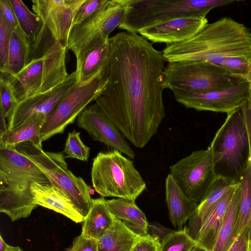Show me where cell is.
I'll return each mask as SVG.
<instances>
[{
	"label": "cell",
	"instance_id": "6da1fadb",
	"mask_svg": "<svg viewBox=\"0 0 251 251\" xmlns=\"http://www.w3.org/2000/svg\"><path fill=\"white\" fill-rule=\"evenodd\" d=\"M107 87L95 103L123 136L138 148L157 133L165 116L162 51L136 33L108 39Z\"/></svg>",
	"mask_w": 251,
	"mask_h": 251
},
{
	"label": "cell",
	"instance_id": "7a4b0ae2",
	"mask_svg": "<svg viewBox=\"0 0 251 251\" xmlns=\"http://www.w3.org/2000/svg\"><path fill=\"white\" fill-rule=\"evenodd\" d=\"M168 62L211 61L224 57H251V32L229 17L208 24L199 33L183 42L167 45L162 51Z\"/></svg>",
	"mask_w": 251,
	"mask_h": 251
},
{
	"label": "cell",
	"instance_id": "3957f363",
	"mask_svg": "<svg viewBox=\"0 0 251 251\" xmlns=\"http://www.w3.org/2000/svg\"><path fill=\"white\" fill-rule=\"evenodd\" d=\"M67 49L66 45L55 40L44 25L32 41L28 63L16 74L0 75L8 81L18 102L45 92L69 76L66 67Z\"/></svg>",
	"mask_w": 251,
	"mask_h": 251
},
{
	"label": "cell",
	"instance_id": "277c9868",
	"mask_svg": "<svg viewBox=\"0 0 251 251\" xmlns=\"http://www.w3.org/2000/svg\"><path fill=\"white\" fill-rule=\"evenodd\" d=\"M34 182L50 183L16 146L0 145V212L12 222L29 217L38 206L31 192Z\"/></svg>",
	"mask_w": 251,
	"mask_h": 251
},
{
	"label": "cell",
	"instance_id": "5b68a950",
	"mask_svg": "<svg viewBox=\"0 0 251 251\" xmlns=\"http://www.w3.org/2000/svg\"><path fill=\"white\" fill-rule=\"evenodd\" d=\"M208 148L216 176L240 182L251 161L248 132L241 107L227 114Z\"/></svg>",
	"mask_w": 251,
	"mask_h": 251
},
{
	"label": "cell",
	"instance_id": "8992f818",
	"mask_svg": "<svg viewBox=\"0 0 251 251\" xmlns=\"http://www.w3.org/2000/svg\"><path fill=\"white\" fill-rule=\"evenodd\" d=\"M233 0H126L124 18L119 28L138 33L153 25L184 16L206 17L212 9Z\"/></svg>",
	"mask_w": 251,
	"mask_h": 251
},
{
	"label": "cell",
	"instance_id": "52a82bcc",
	"mask_svg": "<svg viewBox=\"0 0 251 251\" xmlns=\"http://www.w3.org/2000/svg\"><path fill=\"white\" fill-rule=\"evenodd\" d=\"M119 151L100 152L91 169L93 187L102 197L135 201L147 189L146 182L130 159Z\"/></svg>",
	"mask_w": 251,
	"mask_h": 251
},
{
	"label": "cell",
	"instance_id": "ba28073f",
	"mask_svg": "<svg viewBox=\"0 0 251 251\" xmlns=\"http://www.w3.org/2000/svg\"><path fill=\"white\" fill-rule=\"evenodd\" d=\"M16 148L40 169L50 184L70 200L85 219L92 203L91 188L83 178L76 176L69 170L64 155L45 151L31 142L20 143Z\"/></svg>",
	"mask_w": 251,
	"mask_h": 251
},
{
	"label": "cell",
	"instance_id": "9c48e42d",
	"mask_svg": "<svg viewBox=\"0 0 251 251\" xmlns=\"http://www.w3.org/2000/svg\"><path fill=\"white\" fill-rule=\"evenodd\" d=\"M246 81L220 66L202 61L168 62L163 86L176 92L201 93L227 88Z\"/></svg>",
	"mask_w": 251,
	"mask_h": 251
},
{
	"label": "cell",
	"instance_id": "30bf717a",
	"mask_svg": "<svg viewBox=\"0 0 251 251\" xmlns=\"http://www.w3.org/2000/svg\"><path fill=\"white\" fill-rule=\"evenodd\" d=\"M109 67L86 81H77L46 118L40 131L42 141L63 133L88 105L102 94L107 87Z\"/></svg>",
	"mask_w": 251,
	"mask_h": 251
},
{
	"label": "cell",
	"instance_id": "8fae6325",
	"mask_svg": "<svg viewBox=\"0 0 251 251\" xmlns=\"http://www.w3.org/2000/svg\"><path fill=\"white\" fill-rule=\"evenodd\" d=\"M126 0H104L93 14L71 28L67 44L76 57L80 58L98 40L107 41L109 35L123 21Z\"/></svg>",
	"mask_w": 251,
	"mask_h": 251
},
{
	"label": "cell",
	"instance_id": "7c38bea8",
	"mask_svg": "<svg viewBox=\"0 0 251 251\" xmlns=\"http://www.w3.org/2000/svg\"><path fill=\"white\" fill-rule=\"evenodd\" d=\"M170 172L185 195L198 204L217 177L208 147L181 158L170 167Z\"/></svg>",
	"mask_w": 251,
	"mask_h": 251
},
{
	"label": "cell",
	"instance_id": "4fadbf2b",
	"mask_svg": "<svg viewBox=\"0 0 251 251\" xmlns=\"http://www.w3.org/2000/svg\"><path fill=\"white\" fill-rule=\"evenodd\" d=\"M250 86L247 81L230 87L201 93H174L176 100L187 108L226 114L240 108L247 99Z\"/></svg>",
	"mask_w": 251,
	"mask_h": 251
},
{
	"label": "cell",
	"instance_id": "5bb4252c",
	"mask_svg": "<svg viewBox=\"0 0 251 251\" xmlns=\"http://www.w3.org/2000/svg\"><path fill=\"white\" fill-rule=\"evenodd\" d=\"M85 0H33L32 9L55 40L67 46L77 11Z\"/></svg>",
	"mask_w": 251,
	"mask_h": 251
},
{
	"label": "cell",
	"instance_id": "9a60e30c",
	"mask_svg": "<svg viewBox=\"0 0 251 251\" xmlns=\"http://www.w3.org/2000/svg\"><path fill=\"white\" fill-rule=\"evenodd\" d=\"M77 126L85 130L92 139L134 159L135 154L130 145L96 103L87 106L76 119Z\"/></svg>",
	"mask_w": 251,
	"mask_h": 251
},
{
	"label": "cell",
	"instance_id": "2e32d148",
	"mask_svg": "<svg viewBox=\"0 0 251 251\" xmlns=\"http://www.w3.org/2000/svg\"><path fill=\"white\" fill-rule=\"evenodd\" d=\"M76 82V75L74 71L62 83L53 88L18 102L8 121L9 129L19 125L34 115L42 114L48 116Z\"/></svg>",
	"mask_w": 251,
	"mask_h": 251
},
{
	"label": "cell",
	"instance_id": "e0dca14e",
	"mask_svg": "<svg viewBox=\"0 0 251 251\" xmlns=\"http://www.w3.org/2000/svg\"><path fill=\"white\" fill-rule=\"evenodd\" d=\"M207 24L206 17L184 16L146 27L139 30L138 33L153 43L172 45L191 39Z\"/></svg>",
	"mask_w": 251,
	"mask_h": 251
},
{
	"label": "cell",
	"instance_id": "ac0fdd59",
	"mask_svg": "<svg viewBox=\"0 0 251 251\" xmlns=\"http://www.w3.org/2000/svg\"><path fill=\"white\" fill-rule=\"evenodd\" d=\"M240 182L231 188L206 212L194 238L197 245L211 251L227 208Z\"/></svg>",
	"mask_w": 251,
	"mask_h": 251
},
{
	"label": "cell",
	"instance_id": "d6986e66",
	"mask_svg": "<svg viewBox=\"0 0 251 251\" xmlns=\"http://www.w3.org/2000/svg\"><path fill=\"white\" fill-rule=\"evenodd\" d=\"M31 192L34 201L38 206L60 213L76 223L84 220L70 200L50 183L34 182L31 186Z\"/></svg>",
	"mask_w": 251,
	"mask_h": 251
},
{
	"label": "cell",
	"instance_id": "ffe728a7",
	"mask_svg": "<svg viewBox=\"0 0 251 251\" xmlns=\"http://www.w3.org/2000/svg\"><path fill=\"white\" fill-rule=\"evenodd\" d=\"M165 195L170 221L180 230L194 215L198 203L185 195L170 174L165 180Z\"/></svg>",
	"mask_w": 251,
	"mask_h": 251
},
{
	"label": "cell",
	"instance_id": "44dd1931",
	"mask_svg": "<svg viewBox=\"0 0 251 251\" xmlns=\"http://www.w3.org/2000/svg\"><path fill=\"white\" fill-rule=\"evenodd\" d=\"M135 201L122 198L106 200L107 206L114 217L138 235L145 237L149 234V222Z\"/></svg>",
	"mask_w": 251,
	"mask_h": 251
},
{
	"label": "cell",
	"instance_id": "7402d4cb",
	"mask_svg": "<svg viewBox=\"0 0 251 251\" xmlns=\"http://www.w3.org/2000/svg\"><path fill=\"white\" fill-rule=\"evenodd\" d=\"M108 67V40H98L76 62L77 81H86Z\"/></svg>",
	"mask_w": 251,
	"mask_h": 251
},
{
	"label": "cell",
	"instance_id": "603a6c76",
	"mask_svg": "<svg viewBox=\"0 0 251 251\" xmlns=\"http://www.w3.org/2000/svg\"><path fill=\"white\" fill-rule=\"evenodd\" d=\"M46 117L42 114L34 115L19 125L0 134V145L16 146L24 142H31L42 148L40 131Z\"/></svg>",
	"mask_w": 251,
	"mask_h": 251
},
{
	"label": "cell",
	"instance_id": "cb8c5ba5",
	"mask_svg": "<svg viewBox=\"0 0 251 251\" xmlns=\"http://www.w3.org/2000/svg\"><path fill=\"white\" fill-rule=\"evenodd\" d=\"M113 218L103 197L93 199L89 211L83 222L81 234L98 241L111 226Z\"/></svg>",
	"mask_w": 251,
	"mask_h": 251
},
{
	"label": "cell",
	"instance_id": "d4e9b609",
	"mask_svg": "<svg viewBox=\"0 0 251 251\" xmlns=\"http://www.w3.org/2000/svg\"><path fill=\"white\" fill-rule=\"evenodd\" d=\"M141 237L114 217L111 226L97 241L98 251H130Z\"/></svg>",
	"mask_w": 251,
	"mask_h": 251
},
{
	"label": "cell",
	"instance_id": "484cf974",
	"mask_svg": "<svg viewBox=\"0 0 251 251\" xmlns=\"http://www.w3.org/2000/svg\"><path fill=\"white\" fill-rule=\"evenodd\" d=\"M32 40L19 25L13 29L10 39L6 69L0 75L6 76L16 74L28 63Z\"/></svg>",
	"mask_w": 251,
	"mask_h": 251
},
{
	"label": "cell",
	"instance_id": "4316f807",
	"mask_svg": "<svg viewBox=\"0 0 251 251\" xmlns=\"http://www.w3.org/2000/svg\"><path fill=\"white\" fill-rule=\"evenodd\" d=\"M238 183L222 177L216 178L203 199L198 204L195 212L189 220L186 226L190 235L194 239L197 233L201 220L206 212L231 188Z\"/></svg>",
	"mask_w": 251,
	"mask_h": 251
},
{
	"label": "cell",
	"instance_id": "83f0119b",
	"mask_svg": "<svg viewBox=\"0 0 251 251\" xmlns=\"http://www.w3.org/2000/svg\"><path fill=\"white\" fill-rule=\"evenodd\" d=\"M241 184L239 202L236 223L233 232V239L241 233L251 239V163L250 161Z\"/></svg>",
	"mask_w": 251,
	"mask_h": 251
},
{
	"label": "cell",
	"instance_id": "f1b7e54d",
	"mask_svg": "<svg viewBox=\"0 0 251 251\" xmlns=\"http://www.w3.org/2000/svg\"><path fill=\"white\" fill-rule=\"evenodd\" d=\"M240 188V182L227 208L211 251H227L234 241L233 235L238 210Z\"/></svg>",
	"mask_w": 251,
	"mask_h": 251
},
{
	"label": "cell",
	"instance_id": "f546056e",
	"mask_svg": "<svg viewBox=\"0 0 251 251\" xmlns=\"http://www.w3.org/2000/svg\"><path fill=\"white\" fill-rule=\"evenodd\" d=\"M22 30L34 39L44 26L40 17L31 12L21 0H8Z\"/></svg>",
	"mask_w": 251,
	"mask_h": 251
},
{
	"label": "cell",
	"instance_id": "4dcf8cb0",
	"mask_svg": "<svg viewBox=\"0 0 251 251\" xmlns=\"http://www.w3.org/2000/svg\"><path fill=\"white\" fill-rule=\"evenodd\" d=\"M197 245L185 226L164 239L160 243L159 251H192Z\"/></svg>",
	"mask_w": 251,
	"mask_h": 251
},
{
	"label": "cell",
	"instance_id": "1f68e13d",
	"mask_svg": "<svg viewBox=\"0 0 251 251\" xmlns=\"http://www.w3.org/2000/svg\"><path fill=\"white\" fill-rule=\"evenodd\" d=\"M80 134L75 130L68 133L63 152L66 157L87 161L90 149L84 144L80 139Z\"/></svg>",
	"mask_w": 251,
	"mask_h": 251
},
{
	"label": "cell",
	"instance_id": "d6a6232c",
	"mask_svg": "<svg viewBox=\"0 0 251 251\" xmlns=\"http://www.w3.org/2000/svg\"><path fill=\"white\" fill-rule=\"evenodd\" d=\"M250 58L244 56L224 57L213 60L209 63L220 66L230 73L246 79Z\"/></svg>",
	"mask_w": 251,
	"mask_h": 251
},
{
	"label": "cell",
	"instance_id": "836d02e7",
	"mask_svg": "<svg viewBox=\"0 0 251 251\" xmlns=\"http://www.w3.org/2000/svg\"><path fill=\"white\" fill-rule=\"evenodd\" d=\"M14 28L4 16L0 13V71L1 74L6 69L10 39Z\"/></svg>",
	"mask_w": 251,
	"mask_h": 251
},
{
	"label": "cell",
	"instance_id": "e575fe53",
	"mask_svg": "<svg viewBox=\"0 0 251 251\" xmlns=\"http://www.w3.org/2000/svg\"><path fill=\"white\" fill-rule=\"evenodd\" d=\"M0 112L8 121L18 101L8 81L0 75Z\"/></svg>",
	"mask_w": 251,
	"mask_h": 251
},
{
	"label": "cell",
	"instance_id": "d590c367",
	"mask_svg": "<svg viewBox=\"0 0 251 251\" xmlns=\"http://www.w3.org/2000/svg\"><path fill=\"white\" fill-rule=\"evenodd\" d=\"M103 1L104 0H85L76 12L72 27L93 14L100 7Z\"/></svg>",
	"mask_w": 251,
	"mask_h": 251
},
{
	"label": "cell",
	"instance_id": "8d00e7d4",
	"mask_svg": "<svg viewBox=\"0 0 251 251\" xmlns=\"http://www.w3.org/2000/svg\"><path fill=\"white\" fill-rule=\"evenodd\" d=\"M66 251H98V241L80 234L75 237Z\"/></svg>",
	"mask_w": 251,
	"mask_h": 251
},
{
	"label": "cell",
	"instance_id": "74e56055",
	"mask_svg": "<svg viewBox=\"0 0 251 251\" xmlns=\"http://www.w3.org/2000/svg\"><path fill=\"white\" fill-rule=\"evenodd\" d=\"M160 242L149 234L136 242L130 251H159Z\"/></svg>",
	"mask_w": 251,
	"mask_h": 251
},
{
	"label": "cell",
	"instance_id": "f35d334b",
	"mask_svg": "<svg viewBox=\"0 0 251 251\" xmlns=\"http://www.w3.org/2000/svg\"><path fill=\"white\" fill-rule=\"evenodd\" d=\"M149 230L151 232V234H149L158 240L160 243L174 231V230L166 227L156 222L149 223Z\"/></svg>",
	"mask_w": 251,
	"mask_h": 251
},
{
	"label": "cell",
	"instance_id": "ab89813d",
	"mask_svg": "<svg viewBox=\"0 0 251 251\" xmlns=\"http://www.w3.org/2000/svg\"><path fill=\"white\" fill-rule=\"evenodd\" d=\"M0 13L15 28L19 25L17 20L8 0H0Z\"/></svg>",
	"mask_w": 251,
	"mask_h": 251
},
{
	"label": "cell",
	"instance_id": "60d3db41",
	"mask_svg": "<svg viewBox=\"0 0 251 251\" xmlns=\"http://www.w3.org/2000/svg\"><path fill=\"white\" fill-rule=\"evenodd\" d=\"M241 109L244 117L248 132L251 163V107L248 100V97L244 103L241 107Z\"/></svg>",
	"mask_w": 251,
	"mask_h": 251
},
{
	"label": "cell",
	"instance_id": "b9f144b4",
	"mask_svg": "<svg viewBox=\"0 0 251 251\" xmlns=\"http://www.w3.org/2000/svg\"><path fill=\"white\" fill-rule=\"evenodd\" d=\"M248 239L246 234H239L235 238L227 251H247Z\"/></svg>",
	"mask_w": 251,
	"mask_h": 251
},
{
	"label": "cell",
	"instance_id": "7bdbcfd3",
	"mask_svg": "<svg viewBox=\"0 0 251 251\" xmlns=\"http://www.w3.org/2000/svg\"><path fill=\"white\" fill-rule=\"evenodd\" d=\"M0 134L3 133L9 129L8 124L6 122V117L4 114L0 112Z\"/></svg>",
	"mask_w": 251,
	"mask_h": 251
},
{
	"label": "cell",
	"instance_id": "ee69618b",
	"mask_svg": "<svg viewBox=\"0 0 251 251\" xmlns=\"http://www.w3.org/2000/svg\"><path fill=\"white\" fill-rule=\"evenodd\" d=\"M245 78L249 83L250 87H251V57L250 59L248 71Z\"/></svg>",
	"mask_w": 251,
	"mask_h": 251
},
{
	"label": "cell",
	"instance_id": "f6af8a7d",
	"mask_svg": "<svg viewBox=\"0 0 251 251\" xmlns=\"http://www.w3.org/2000/svg\"><path fill=\"white\" fill-rule=\"evenodd\" d=\"M0 251H5L9 246L2 239L1 235H0Z\"/></svg>",
	"mask_w": 251,
	"mask_h": 251
},
{
	"label": "cell",
	"instance_id": "bcb514c9",
	"mask_svg": "<svg viewBox=\"0 0 251 251\" xmlns=\"http://www.w3.org/2000/svg\"><path fill=\"white\" fill-rule=\"evenodd\" d=\"M5 251H23L19 247H14L9 245Z\"/></svg>",
	"mask_w": 251,
	"mask_h": 251
},
{
	"label": "cell",
	"instance_id": "7dc6e473",
	"mask_svg": "<svg viewBox=\"0 0 251 251\" xmlns=\"http://www.w3.org/2000/svg\"><path fill=\"white\" fill-rule=\"evenodd\" d=\"M192 251H207L197 245L193 248V249L192 250Z\"/></svg>",
	"mask_w": 251,
	"mask_h": 251
},
{
	"label": "cell",
	"instance_id": "c3c4849f",
	"mask_svg": "<svg viewBox=\"0 0 251 251\" xmlns=\"http://www.w3.org/2000/svg\"><path fill=\"white\" fill-rule=\"evenodd\" d=\"M247 251H251V239H248Z\"/></svg>",
	"mask_w": 251,
	"mask_h": 251
},
{
	"label": "cell",
	"instance_id": "681fc988",
	"mask_svg": "<svg viewBox=\"0 0 251 251\" xmlns=\"http://www.w3.org/2000/svg\"><path fill=\"white\" fill-rule=\"evenodd\" d=\"M248 100H249L251 107V87H250V89H249Z\"/></svg>",
	"mask_w": 251,
	"mask_h": 251
}]
</instances>
